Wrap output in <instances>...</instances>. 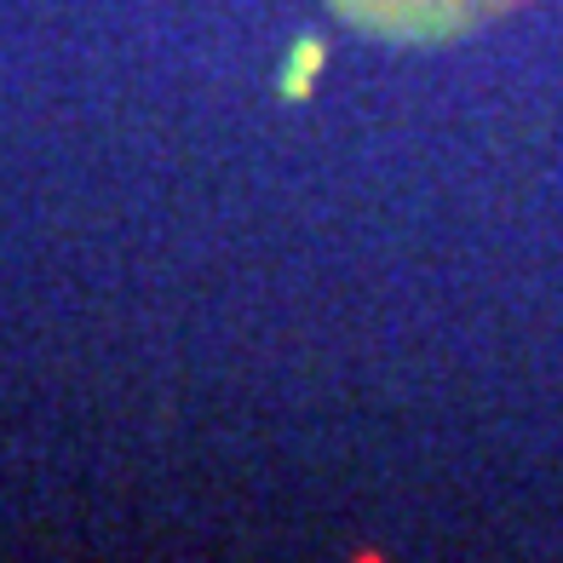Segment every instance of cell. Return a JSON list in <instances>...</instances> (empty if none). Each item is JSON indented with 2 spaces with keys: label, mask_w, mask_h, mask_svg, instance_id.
<instances>
[{
  "label": "cell",
  "mask_w": 563,
  "mask_h": 563,
  "mask_svg": "<svg viewBox=\"0 0 563 563\" xmlns=\"http://www.w3.org/2000/svg\"><path fill=\"white\" fill-rule=\"evenodd\" d=\"M328 7L386 41H449L523 7V0H328Z\"/></svg>",
  "instance_id": "obj_1"
}]
</instances>
